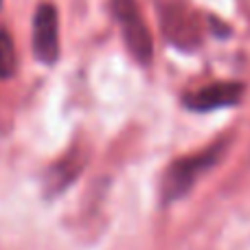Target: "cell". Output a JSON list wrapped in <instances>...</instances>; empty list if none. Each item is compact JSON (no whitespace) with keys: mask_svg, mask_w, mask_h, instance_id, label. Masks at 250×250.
Returning a JSON list of instances; mask_svg holds the SVG:
<instances>
[{"mask_svg":"<svg viewBox=\"0 0 250 250\" xmlns=\"http://www.w3.org/2000/svg\"><path fill=\"white\" fill-rule=\"evenodd\" d=\"M207 26H208V33H213L215 38H222V40H226V38H230V26L226 24L224 20H220V18H215V16H207Z\"/></svg>","mask_w":250,"mask_h":250,"instance_id":"obj_8","label":"cell"},{"mask_svg":"<svg viewBox=\"0 0 250 250\" xmlns=\"http://www.w3.org/2000/svg\"><path fill=\"white\" fill-rule=\"evenodd\" d=\"M18 68V55L16 44L7 29H0V79H9L16 75Z\"/></svg>","mask_w":250,"mask_h":250,"instance_id":"obj_7","label":"cell"},{"mask_svg":"<svg viewBox=\"0 0 250 250\" xmlns=\"http://www.w3.org/2000/svg\"><path fill=\"white\" fill-rule=\"evenodd\" d=\"M246 86L242 82H215L182 97V105L191 112H211V110L230 108L244 99Z\"/></svg>","mask_w":250,"mask_h":250,"instance_id":"obj_5","label":"cell"},{"mask_svg":"<svg viewBox=\"0 0 250 250\" xmlns=\"http://www.w3.org/2000/svg\"><path fill=\"white\" fill-rule=\"evenodd\" d=\"M226 147H229V136L222 138V141H217L215 145H211L208 149L200 151V154H193V156H187V158L176 160V163L165 171L163 202H176L178 198H182L185 193H189L191 187L195 185V180L220 163V158L224 156Z\"/></svg>","mask_w":250,"mask_h":250,"instance_id":"obj_2","label":"cell"},{"mask_svg":"<svg viewBox=\"0 0 250 250\" xmlns=\"http://www.w3.org/2000/svg\"><path fill=\"white\" fill-rule=\"evenodd\" d=\"M82 169H83V160L79 158V156H75V154L66 156L64 160L55 163V167H53L51 171H48V176H46L48 195H55V193H60V191H64L66 187L77 178V173L82 171Z\"/></svg>","mask_w":250,"mask_h":250,"instance_id":"obj_6","label":"cell"},{"mask_svg":"<svg viewBox=\"0 0 250 250\" xmlns=\"http://www.w3.org/2000/svg\"><path fill=\"white\" fill-rule=\"evenodd\" d=\"M110 11L119 24L129 55L141 66H149L154 60V38L145 22L138 0H110Z\"/></svg>","mask_w":250,"mask_h":250,"instance_id":"obj_3","label":"cell"},{"mask_svg":"<svg viewBox=\"0 0 250 250\" xmlns=\"http://www.w3.org/2000/svg\"><path fill=\"white\" fill-rule=\"evenodd\" d=\"M33 55L53 66L60 60V16L53 2H42L33 16Z\"/></svg>","mask_w":250,"mask_h":250,"instance_id":"obj_4","label":"cell"},{"mask_svg":"<svg viewBox=\"0 0 250 250\" xmlns=\"http://www.w3.org/2000/svg\"><path fill=\"white\" fill-rule=\"evenodd\" d=\"M154 4L165 42L182 53H193L202 46L204 33H208L207 18L191 0H154Z\"/></svg>","mask_w":250,"mask_h":250,"instance_id":"obj_1","label":"cell"},{"mask_svg":"<svg viewBox=\"0 0 250 250\" xmlns=\"http://www.w3.org/2000/svg\"><path fill=\"white\" fill-rule=\"evenodd\" d=\"M0 4H2V0H0Z\"/></svg>","mask_w":250,"mask_h":250,"instance_id":"obj_9","label":"cell"}]
</instances>
